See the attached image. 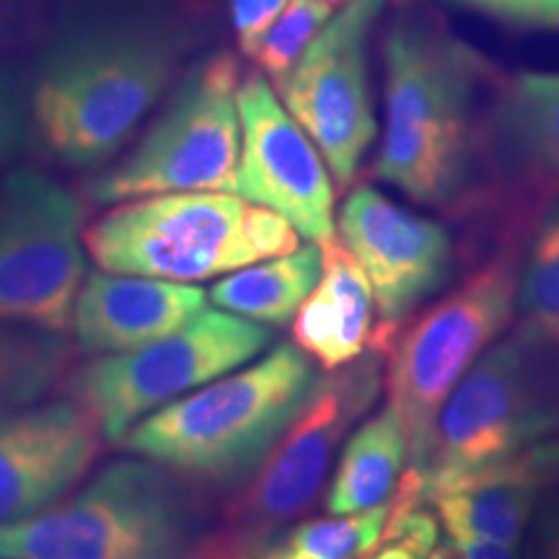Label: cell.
Masks as SVG:
<instances>
[{"label": "cell", "instance_id": "obj_11", "mask_svg": "<svg viewBox=\"0 0 559 559\" xmlns=\"http://www.w3.org/2000/svg\"><path fill=\"white\" fill-rule=\"evenodd\" d=\"M86 280L83 207L50 174L0 179V321L68 332Z\"/></svg>", "mask_w": 559, "mask_h": 559}, {"label": "cell", "instance_id": "obj_26", "mask_svg": "<svg viewBox=\"0 0 559 559\" xmlns=\"http://www.w3.org/2000/svg\"><path fill=\"white\" fill-rule=\"evenodd\" d=\"M29 96L16 75L0 66V171L19 156L29 132Z\"/></svg>", "mask_w": 559, "mask_h": 559}, {"label": "cell", "instance_id": "obj_30", "mask_svg": "<svg viewBox=\"0 0 559 559\" xmlns=\"http://www.w3.org/2000/svg\"><path fill=\"white\" fill-rule=\"evenodd\" d=\"M528 559H559V508L544 515Z\"/></svg>", "mask_w": 559, "mask_h": 559}, {"label": "cell", "instance_id": "obj_31", "mask_svg": "<svg viewBox=\"0 0 559 559\" xmlns=\"http://www.w3.org/2000/svg\"><path fill=\"white\" fill-rule=\"evenodd\" d=\"M257 559H306V557L296 555V551L283 542V544H275V547H264V551Z\"/></svg>", "mask_w": 559, "mask_h": 559}, {"label": "cell", "instance_id": "obj_27", "mask_svg": "<svg viewBox=\"0 0 559 559\" xmlns=\"http://www.w3.org/2000/svg\"><path fill=\"white\" fill-rule=\"evenodd\" d=\"M381 544H400L417 559H428L438 544V523L419 506L404 510V513H389Z\"/></svg>", "mask_w": 559, "mask_h": 559}, {"label": "cell", "instance_id": "obj_21", "mask_svg": "<svg viewBox=\"0 0 559 559\" xmlns=\"http://www.w3.org/2000/svg\"><path fill=\"white\" fill-rule=\"evenodd\" d=\"M66 332L0 321V412L29 407L60 386L73 362Z\"/></svg>", "mask_w": 559, "mask_h": 559}, {"label": "cell", "instance_id": "obj_28", "mask_svg": "<svg viewBox=\"0 0 559 559\" xmlns=\"http://www.w3.org/2000/svg\"><path fill=\"white\" fill-rule=\"evenodd\" d=\"M288 3L290 0H228L236 41L247 58L254 55L257 45Z\"/></svg>", "mask_w": 559, "mask_h": 559}, {"label": "cell", "instance_id": "obj_13", "mask_svg": "<svg viewBox=\"0 0 559 559\" xmlns=\"http://www.w3.org/2000/svg\"><path fill=\"white\" fill-rule=\"evenodd\" d=\"M337 230L366 272L379 309L370 349L386 355L409 313L449 283L453 239L443 223L409 213L376 187L349 194Z\"/></svg>", "mask_w": 559, "mask_h": 559}, {"label": "cell", "instance_id": "obj_29", "mask_svg": "<svg viewBox=\"0 0 559 559\" xmlns=\"http://www.w3.org/2000/svg\"><path fill=\"white\" fill-rule=\"evenodd\" d=\"M449 531L453 547L459 549L461 559H519L515 557L513 547L508 544L487 539V536L474 534L469 528H461V526H445Z\"/></svg>", "mask_w": 559, "mask_h": 559}, {"label": "cell", "instance_id": "obj_33", "mask_svg": "<svg viewBox=\"0 0 559 559\" xmlns=\"http://www.w3.org/2000/svg\"><path fill=\"white\" fill-rule=\"evenodd\" d=\"M321 3L332 5V9H337V5H340V9H342V5H345V3H349V0H321Z\"/></svg>", "mask_w": 559, "mask_h": 559}, {"label": "cell", "instance_id": "obj_20", "mask_svg": "<svg viewBox=\"0 0 559 559\" xmlns=\"http://www.w3.org/2000/svg\"><path fill=\"white\" fill-rule=\"evenodd\" d=\"M324 254L319 243H306L290 254L236 270L218 280L207 293L215 309L257 321L264 326H285L304 300L317 288Z\"/></svg>", "mask_w": 559, "mask_h": 559}, {"label": "cell", "instance_id": "obj_2", "mask_svg": "<svg viewBox=\"0 0 559 559\" xmlns=\"http://www.w3.org/2000/svg\"><path fill=\"white\" fill-rule=\"evenodd\" d=\"M185 37L164 24L115 21L62 37L29 91L34 128L73 169L107 164L177 79Z\"/></svg>", "mask_w": 559, "mask_h": 559}, {"label": "cell", "instance_id": "obj_16", "mask_svg": "<svg viewBox=\"0 0 559 559\" xmlns=\"http://www.w3.org/2000/svg\"><path fill=\"white\" fill-rule=\"evenodd\" d=\"M205 309L198 285L102 270L83 280L70 330L83 353L117 355L169 337Z\"/></svg>", "mask_w": 559, "mask_h": 559}, {"label": "cell", "instance_id": "obj_1", "mask_svg": "<svg viewBox=\"0 0 559 559\" xmlns=\"http://www.w3.org/2000/svg\"><path fill=\"white\" fill-rule=\"evenodd\" d=\"M383 70L386 122L376 179L417 205H461L481 156L477 102L489 62L443 21L402 9L383 34Z\"/></svg>", "mask_w": 559, "mask_h": 559}, {"label": "cell", "instance_id": "obj_6", "mask_svg": "<svg viewBox=\"0 0 559 559\" xmlns=\"http://www.w3.org/2000/svg\"><path fill=\"white\" fill-rule=\"evenodd\" d=\"M559 428V347L519 326L487 347L445 400L425 466V500Z\"/></svg>", "mask_w": 559, "mask_h": 559}, {"label": "cell", "instance_id": "obj_23", "mask_svg": "<svg viewBox=\"0 0 559 559\" xmlns=\"http://www.w3.org/2000/svg\"><path fill=\"white\" fill-rule=\"evenodd\" d=\"M386 521L389 502L362 513L304 521L285 536V544L306 559H366L381 544Z\"/></svg>", "mask_w": 559, "mask_h": 559}, {"label": "cell", "instance_id": "obj_12", "mask_svg": "<svg viewBox=\"0 0 559 559\" xmlns=\"http://www.w3.org/2000/svg\"><path fill=\"white\" fill-rule=\"evenodd\" d=\"M386 0H349L275 88L290 117L313 140L332 177L349 187L376 140L368 47Z\"/></svg>", "mask_w": 559, "mask_h": 559}, {"label": "cell", "instance_id": "obj_25", "mask_svg": "<svg viewBox=\"0 0 559 559\" xmlns=\"http://www.w3.org/2000/svg\"><path fill=\"white\" fill-rule=\"evenodd\" d=\"M432 3L477 13L513 29L559 32V0H432Z\"/></svg>", "mask_w": 559, "mask_h": 559}, {"label": "cell", "instance_id": "obj_32", "mask_svg": "<svg viewBox=\"0 0 559 559\" xmlns=\"http://www.w3.org/2000/svg\"><path fill=\"white\" fill-rule=\"evenodd\" d=\"M366 559H417L415 555H412L409 549H404V547H400V544H386V547H383L379 555H370V557H366Z\"/></svg>", "mask_w": 559, "mask_h": 559}, {"label": "cell", "instance_id": "obj_7", "mask_svg": "<svg viewBox=\"0 0 559 559\" xmlns=\"http://www.w3.org/2000/svg\"><path fill=\"white\" fill-rule=\"evenodd\" d=\"M239 83L241 70L230 52L194 62L130 156L91 181V200L117 205L169 192L236 194Z\"/></svg>", "mask_w": 559, "mask_h": 559}, {"label": "cell", "instance_id": "obj_18", "mask_svg": "<svg viewBox=\"0 0 559 559\" xmlns=\"http://www.w3.org/2000/svg\"><path fill=\"white\" fill-rule=\"evenodd\" d=\"M324 267L293 317V340L324 370L358 360L373 340V290L340 236L321 243Z\"/></svg>", "mask_w": 559, "mask_h": 559}, {"label": "cell", "instance_id": "obj_4", "mask_svg": "<svg viewBox=\"0 0 559 559\" xmlns=\"http://www.w3.org/2000/svg\"><path fill=\"white\" fill-rule=\"evenodd\" d=\"M83 243L104 272L194 283L290 254L300 239L275 210L234 192H169L117 202L83 228Z\"/></svg>", "mask_w": 559, "mask_h": 559}, {"label": "cell", "instance_id": "obj_19", "mask_svg": "<svg viewBox=\"0 0 559 559\" xmlns=\"http://www.w3.org/2000/svg\"><path fill=\"white\" fill-rule=\"evenodd\" d=\"M407 459L409 445L402 417L386 404L347 438L324 500L326 513L349 515L386 506L394 498Z\"/></svg>", "mask_w": 559, "mask_h": 559}, {"label": "cell", "instance_id": "obj_22", "mask_svg": "<svg viewBox=\"0 0 559 559\" xmlns=\"http://www.w3.org/2000/svg\"><path fill=\"white\" fill-rule=\"evenodd\" d=\"M515 313L523 330L559 347V192L539 213L526 257L519 264Z\"/></svg>", "mask_w": 559, "mask_h": 559}, {"label": "cell", "instance_id": "obj_10", "mask_svg": "<svg viewBox=\"0 0 559 559\" xmlns=\"http://www.w3.org/2000/svg\"><path fill=\"white\" fill-rule=\"evenodd\" d=\"M383 353L370 349L317 381L304 409L283 432L247 487L226 506L218 528L260 557L267 539L319 500L334 456L381 391Z\"/></svg>", "mask_w": 559, "mask_h": 559}, {"label": "cell", "instance_id": "obj_3", "mask_svg": "<svg viewBox=\"0 0 559 559\" xmlns=\"http://www.w3.org/2000/svg\"><path fill=\"white\" fill-rule=\"evenodd\" d=\"M317 381V362L285 342L254 366L230 370L140 419L120 445L198 485H241L290 428Z\"/></svg>", "mask_w": 559, "mask_h": 559}, {"label": "cell", "instance_id": "obj_14", "mask_svg": "<svg viewBox=\"0 0 559 559\" xmlns=\"http://www.w3.org/2000/svg\"><path fill=\"white\" fill-rule=\"evenodd\" d=\"M241 153L236 194L275 210L311 243L334 239V185L313 140L260 70L239 83Z\"/></svg>", "mask_w": 559, "mask_h": 559}, {"label": "cell", "instance_id": "obj_5", "mask_svg": "<svg viewBox=\"0 0 559 559\" xmlns=\"http://www.w3.org/2000/svg\"><path fill=\"white\" fill-rule=\"evenodd\" d=\"M198 502L177 474L148 459H117L81 492L0 526V559H190Z\"/></svg>", "mask_w": 559, "mask_h": 559}, {"label": "cell", "instance_id": "obj_15", "mask_svg": "<svg viewBox=\"0 0 559 559\" xmlns=\"http://www.w3.org/2000/svg\"><path fill=\"white\" fill-rule=\"evenodd\" d=\"M102 438L75 400L0 412V526L58 506L96 464Z\"/></svg>", "mask_w": 559, "mask_h": 559}, {"label": "cell", "instance_id": "obj_24", "mask_svg": "<svg viewBox=\"0 0 559 559\" xmlns=\"http://www.w3.org/2000/svg\"><path fill=\"white\" fill-rule=\"evenodd\" d=\"M332 5L321 3V0H290L285 5V11L275 19V24L270 26L251 55V60L257 62L260 73L272 86H283L300 55L321 32V26L332 19Z\"/></svg>", "mask_w": 559, "mask_h": 559}, {"label": "cell", "instance_id": "obj_17", "mask_svg": "<svg viewBox=\"0 0 559 559\" xmlns=\"http://www.w3.org/2000/svg\"><path fill=\"white\" fill-rule=\"evenodd\" d=\"M481 156L531 190L559 192V73L510 75L481 124Z\"/></svg>", "mask_w": 559, "mask_h": 559}, {"label": "cell", "instance_id": "obj_9", "mask_svg": "<svg viewBox=\"0 0 559 559\" xmlns=\"http://www.w3.org/2000/svg\"><path fill=\"white\" fill-rule=\"evenodd\" d=\"M272 345L270 326L221 309H205L169 337L130 353L102 355L75 370L68 391L109 443L179 396L239 370Z\"/></svg>", "mask_w": 559, "mask_h": 559}, {"label": "cell", "instance_id": "obj_8", "mask_svg": "<svg viewBox=\"0 0 559 559\" xmlns=\"http://www.w3.org/2000/svg\"><path fill=\"white\" fill-rule=\"evenodd\" d=\"M519 264L513 251L495 257L396 334L389 349V404L407 432L409 469L428 466L445 400L513 319Z\"/></svg>", "mask_w": 559, "mask_h": 559}]
</instances>
